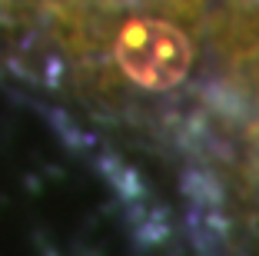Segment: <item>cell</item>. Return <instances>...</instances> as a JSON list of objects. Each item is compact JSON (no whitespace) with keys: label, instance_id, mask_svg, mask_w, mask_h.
Segmentation results:
<instances>
[{"label":"cell","instance_id":"obj_1","mask_svg":"<svg viewBox=\"0 0 259 256\" xmlns=\"http://www.w3.org/2000/svg\"><path fill=\"white\" fill-rule=\"evenodd\" d=\"M103 67L133 93H166L186 80L193 67V37L183 14L140 7L120 14L103 33Z\"/></svg>","mask_w":259,"mask_h":256}]
</instances>
